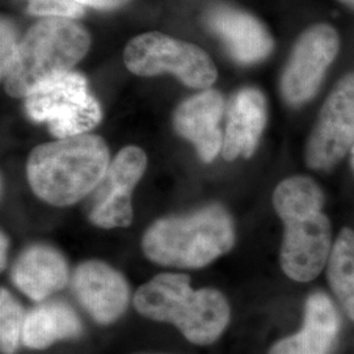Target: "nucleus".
Segmentation results:
<instances>
[{
    "mask_svg": "<svg viewBox=\"0 0 354 354\" xmlns=\"http://www.w3.org/2000/svg\"><path fill=\"white\" fill-rule=\"evenodd\" d=\"M324 200L317 181L304 175L285 178L273 193L274 210L285 225L279 264L297 282L317 279L328 263L333 244Z\"/></svg>",
    "mask_w": 354,
    "mask_h": 354,
    "instance_id": "1",
    "label": "nucleus"
},
{
    "mask_svg": "<svg viewBox=\"0 0 354 354\" xmlns=\"http://www.w3.org/2000/svg\"><path fill=\"white\" fill-rule=\"evenodd\" d=\"M109 165L105 142L97 136L82 134L37 146L29 155L26 175L41 200L68 206L102 184Z\"/></svg>",
    "mask_w": 354,
    "mask_h": 354,
    "instance_id": "2",
    "label": "nucleus"
},
{
    "mask_svg": "<svg viewBox=\"0 0 354 354\" xmlns=\"http://www.w3.org/2000/svg\"><path fill=\"white\" fill-rule=\"evenodd\" d=\"M134 306L145 317L174 324L197 345L216 342L230 322L223 294L210 288L193 290L185 274H158L137 290Z\"/></svg>",
    "mask_w": 354,
    "mask_h": 354,
    "instance_id": "3",
    "label": "nucleus"
},
{
    "mask_svg": "<svg viewBox=\"0 0 354 354\" xmlns=\"http://www.w3.org/2000/svg\"><path fill=\"white\" fill-rule=\"evenodd\" d=\"M235 244L231 215L221 205L156 221L143 236L145 254L156 264L203 268L227 253Z\"/></svg>",
    "mask_w": 354,
    "mask_h": 354,
    "instance_id": "4",
    "label": "nucleus"
},
{
    "mask_svg": "<svg viewBox=\"0 0 354 354\" xmlns=\"http://www.w3.org/2000/svg\"><path fill=\"white\" fill-rule=\"evenodd\" d=\"M87 30L64 17H49L32 26L21 42L6 91L13 97H28L42 83L68 73L88 51Z\"/></svg>",
    "mask_w": 354,
    "mask_h": 354,
    "instance_id": "5",
    "label": "nucleus"
},
{
    "mask_svg": "<svg viewBox=\"0 0 354 354\" xmlns=\"http://www.w3.org/2000/svg\"><path fill=\"white\" fill-rule=\"evenodd\" d=\"M26 114L46 122L58 140L87 134L102 121L99 102L87 88V80L79 73L54 76L26 97Z\"/></svg>",
    "mask_w": 354,
    "mask_h": 354,
    "instance_id": "6",
    "label": "nucleus"
},
{
    "mask_svg": "<svg viewBox=\"0 0 354 354\" xmlns=\"http://www.w3.org/2000/svg\"><path fill=\"white\" fill-rule=\"evenodd\" d=\"M124 61L136 75L171 73L192 88H209L216 79L214 64L203 49L155 32L133 38Z\"/></svg>",
    "mask_w": 354,
    "mask_h": 354,
    "instance_id": "7",
    "label": "nucleus"
},
{
    "mask_svg": "<svg viewBox=\"0 0 354 354\" xmlns=\"http://www.w3.org/2000/svg\"><path fill=\"white\" fill-rule=\"evenodd\" d=\"M340 51V36L327 23L308 26L298 37L281 76V93L291 106L313 100Z\"/></svg>",
    "mask_w": 354,
    "mask_h": 354,
    "instance_id": "8",
    "label": "nucleus"
},
{
    "mask_svg": "<svg viewBox=\"0 0 354 354\" xmlns=\"http://www.w3.org/2000/svg\"><path fill=\"white\" fill-rule=\"evenodd\" d=\"M354 143V73L336 83L323 102L304 150L306 165L328 171L351 153Z\"/></svg>",
    "mask_w": 354,
    "mask_h": 354,
    "instance_id": "9",
    "label": "nucleus"
},
{
    "mask_svg": "<svg viewBox=\"0 0 354 354\" xmlns=\"http://www.w3.org/2000/svg\"><path fill=\"white\" fill-rule=\"evenodd\" d=\"M147 165L140 147L122 149L111 162L89 212L91 222L102 228L127 227L133 221L131 193Z\"/></svg>",
    "mask_w": 354,
    "mask_h": 354,
    "instance_id": "10",
    "label": "nucleus"
},
{
    "mask_svg": "<svg viewBox=\"0 0 354 354\" xmlns=\"http://www.w3.org/2000/svg\"><path fill=\"white\" fill-rule=\"evenodd\" d=\"M73 290L89 315L100 324H111L129 304V286L121 273L102 261H87L76 268Z\"/></svg>",
    "mask_w": 354,
    "mask_h": 354,
    "instance_id": "11",
    "label": "nucleus"
},
{
    "mask_svg": "<svg viewBox=\"0 0 354 354\" xmlns=\"http://www.w3.org/2000/svg\"><path fill=\"white\" fill-rule=\"evenodd\" d=\"M225 102L218 91H205L183 102L175 112L174 124L177 133L190 140L205 163L213 162L223 149L219 121Z\"/></svg>",
    "mask_w": 354,
    "mask_h": 354,
    "instance_id": "12",
    "label": "nucleus"
},
{
    "mask_svg": "<svg viewBox=\"0 0 354 354\" xmlns=\"http://www.w3.org/2000/svg\"><path fill=\"white\" fill-rule=\"evenodd\" d=\"M207 24L223 39L228 53L239 64L260 62L273 50L270 33L250 13L227 6L215 7L207 13Z\"/></svg>",
    "mask_w": 354,
    "mask_h": 354,
    "instance_id": "13",
    "label": "nucleus"
},
{
    "mask_svg": "<svg viewBox=\"0 0 354 354\" xmlns=\"http://www.w3.org/2000/svg\"><path fill=\"white\" fill-rule=\"evenodd\" d=\"M340 317L326 292H313L304 304V326L276 342L268 354H329L337 340Z\"/></svg>",
    "mask_w": 354,
    "mask_h": 354,
    "instance_id": "14",
    "label": "nucleus"
},
{
    "mask_svg": "<svg viewBox=\"0 0 354 354\" xmlns=\"http://www.w3.org/2000/svg\"><path fill=\"white\" fill-rule=\"evenodd\" d=\"M268 120L266 96L252 87L243 88L232 97L228 108L227 127L222 155L232 162L256 151Z\"/></svg>",
    "mask_w": 354,
    "mask_h": 354,
    "instance_id": "15",
    "label": "nucleus"
},
{
    "mask_svg": "<svg viewBox=\"0 0 354 354\" xmlns=\"http://www.w3.org/2000/svg\"><path fill=\"white\" fill-rule=\"evenodd\" d=\"M67 279L68 272L64 256L49 245L37 244L26 248L13 266V283L36 302L64 289Z\"/></svg>",
    "mask_w": 354,
    "mask_h": 354,
    "instance_id": "16",
    "label": "nucleus"
},
{
    "mask_svg": "<svg viewBox=\"0 0 354 354\" xmlns=\"http://www.w3.org/2000/svg\"><path fill=\"white\" fill-rule=\"evenodd\" d=\"M82 333V323L67 304H41L26 317L23 342L30 349H45L54 342L75 339Z\"/></svg>",
    "mask_w": 354,
    "mask_h": 354,
    "instance_id": "17",
    "label": "nucleus"
},
{
    "mask_svg": "<svg viewBox=\"0 0 354 354\" xmlns=\"http://www.w3.org/2000/svg\"><path fill=\"white\" fill-rule=\"evenodd\" d=\"M327 279L345 314L354 320V231L342 228L333 243Z\"/></svg>",
    "mask_w": 354,
    "mask_h": 354,
    "instance_id": "18",
    "label": "nucleus"
},
{
    "mask_svg": "<svg viewBox=\"0 0 354 354\" xmlns=\"http://www.w3.org/2000/svg\"><path fill=\"white\" fill-rule=\"evenodd\" d=\"M26 317L19 302L10 291H0V346L1 353L13 354L23 340Z\"/></svg>",
    "mask_w": 354,
    "mask_h": 354,
    "instance_id": "19",
    "label": "nucleus"
},
{
    "mask_svg": "<svg viewBox=\"0 0 354 354\" xmlns=\"http://www.w3.org/2000/svg\"><path fill=\"white\" fill-rule=\"evenodd\" d=\"M28 12L36 16L76 19L84 13L83 6L73 0H26Z\"/></svg>",
    "mask_w": 354,
    "mask_h": 354,
    "instance_id": "20",
    "label": "nucleus"
},
{
    "mask_svg": "<svg viewBox=\"0 0 354 354\" xmlns=\"http://www.w3.org/2000/svg\"><path fill=\"white\" fill-rule=\"evenodd\" d=\"M1 51H0V70H1V77L4 79L8 75V73L12 68L13 62L16 59L19 44L16 41V35L13 30L12 26L7 21H1Z\"/></svg>",
    "mask_w": 354,
    "mask_h": 354,
    "instance_id": "21",
    "label": "nucleus"
},
{
    "mask_svg": "<svg viewBox=\"0 0 354 354\" xmlns=\"http://www.w3.org/2000/svg\"><path fill=\"white\" fill-rule=\"evenodd\" d=\"M80 6H89L93 8H102V10H111L120 6H124L127 0H73Z\"/></svg>",
    "mask_w": 354,
    "mask_h": 354,
    "instance_id": "22",
    "label": "nucleus"
},
{
    "mask_svg": "<svg viewBox=\"0 0 354 354\" xmlns=\"http://www.w3.org/2000/svg\"><path fill=\"white\" fill-rule=\"evenodd\" d=\"M0 245H1V263H0V266H1V270L6 268V263H7V251H8V239H7V236L4 235V234H1V243H0Z\"/></svg>",
    "mask_w": 354,
    "mask_h": 354,
    "instance_id": "23",
    "label": "nucleus"
},
{
    "mask_svg": "<svg viewBox=\"0 0 354 354\" xmlns=\"http://www.w3.org/2000/svg\"><path fill=\"white\" fill-rule=\"evenodd\" d=\"M337 1H340L345 7H348L349 10L354 11V0H337Z\"/></svg>",
    "mask_w": 354,
    "mask_h": 354,
    "instance_id": "24",
    "label": "nucleus"
},
{
    "mask_svg": "<svg viewBox=\"0 0 354 354\" xmlns=\"http://www.w3.org/2000/svg\"><path fill=\"white\" fill-rule=\"evenodd\" d=\"M351 167H352V171H353L354 174V143L353 147H352V150H351Z\"/></svg>",
    "mask_w": 354,
    "mask_h": 354,
    "instance_id": "25",
    "label": "nucleus"
}]
</instances>
